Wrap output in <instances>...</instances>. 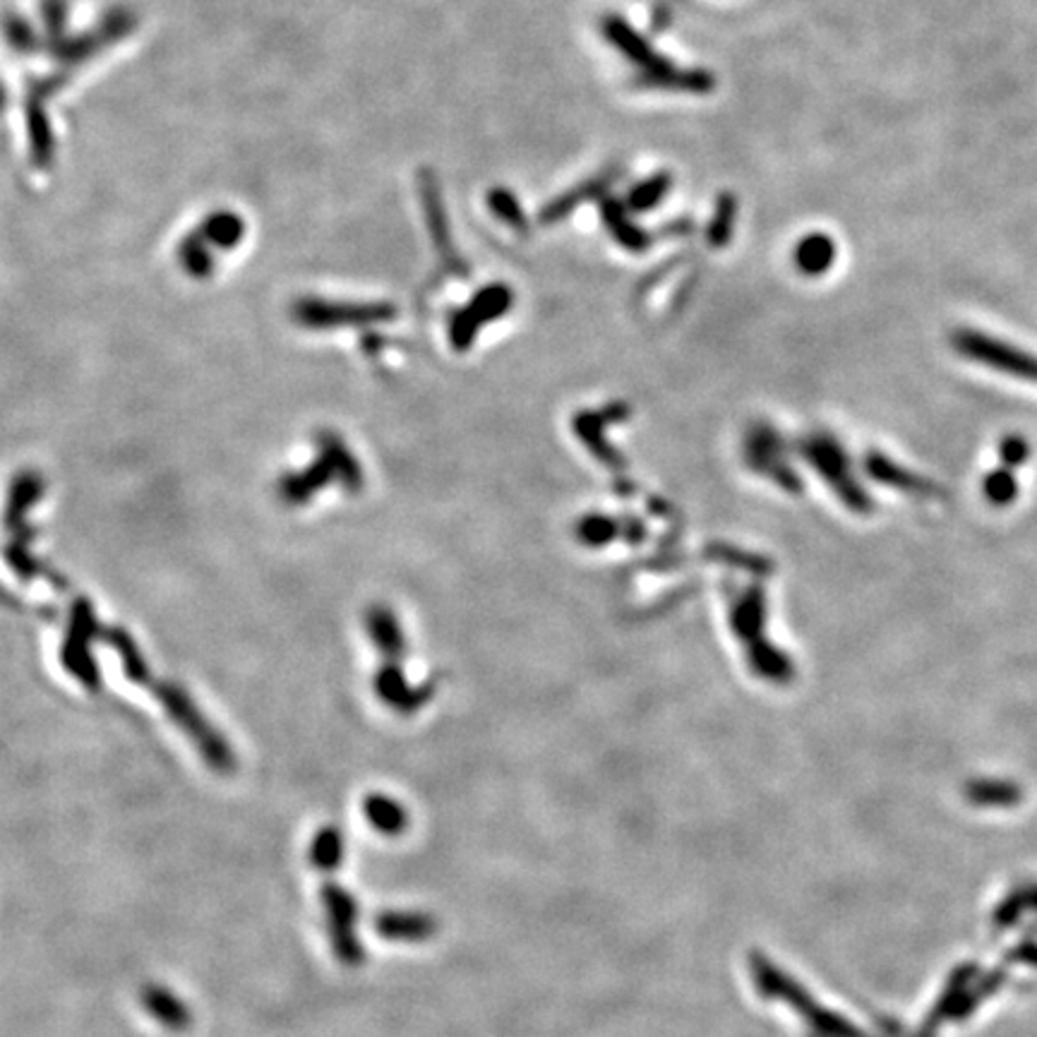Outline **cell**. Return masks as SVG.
<instances>
[{"mask_svg":"<svg viewBox=\"0 0 1037 1037\" xmlns=\"http://www.w3.org/2000/svg\"><path fill=\"white\" fill-rule=\"evenodd\" d=\"M603 34L610 44L639 70V75L634 77L636 87L689 94H706L716 87V77L712 73H706V70L677 68L653 49L651 41L644 34H639L634 27L624 22L620 15H608L603 20Z\"/></svg>","mask_w":1037,"mask_h":1037,"instance_id":"cell-1","label":"cell"},{"mask_svg":"<svg viewBox=\"0 0 1037 1037\" xmlns=\"http://www.w3.org/2000/svg\"><path fill=\"white\" fill-rule=\"evenodd\" d=\"M951 346H954V351L961 353L963 359L983 363L992 367V371L1018 380L1037 382V356L1006 344L1002 339H994L977 330H956L951 334Z\"/></svg>","mask_w":1037,"mask_h":1037,"instance_id":"cell-2","label":"cell"},{"mask_svg":"<svg viewBox=\"0 0 1037 1037\" xmlns=\"http://www.w3.org/2000/svg\"><path fill=\"white\" fill-rule=\"evenodd\" d=\"M322 911H324V925L330 932V942L334 954L344 965H359L363 961V948L359 944L356 934V917L359 908L346 889L336 884L322 886Z\"/></svg>","mask_w":1037,"mask_h":1037,"instance_id":"cell-3","label":"cell"},{"mask_svg":"<svg viewBox=\"0 0 1037 1037\" xmlns=\"http://www.w3.org/2000/svg\"><path fill=\"white\" fill-rule=\"evenodd\" d=\"M868 471L872 474L874 480L886 483V486L899 488L908 495L942 497V500L946 497V490L940 486V483H934L932 478H925L915 471H908V468L893 464L891 459L882 457V454H872V457L868 459Z\"/></svg>","mask_w":1037,"mask_h":1037,"instance_id":"cell-4","label":"cell"},{"mask_svg":"<svg viewBox=\"0 0 1037 1037\" xmlns=\"http://www.w3.org/2000/svg\"><path fill=\"white\" fill-rule=\"evenodd\" d=\"M618 178H620V170H605V174H599V176L584 180L581 186L572 188L570 193H564L562 197H556V200H552L550 205H546V209L541 211V221L543 224L562 221L564 217H570L579 205L599 200V197H605L608 190L618 183Z\"/></svg>","mask_w":1037,"mask_h":1037,"instance_id":"cell-5","label":"cell"},{"mask_svg":"<svg viewBox=\"0 0 1037 1037\" xmlns=\"http://www.w3.org/2000/svg\"><path fill=\"white\" fill-rule=\"evenodd\" d=\"M601 211H603V221L608 226V231L613 234V238L620 246H624L632 252H642L651 246V236L644 229H639V226L632 221V211L628 209V205L613 200V197H603Z\"/></svg>","mask_w":1037,"mask_h":1037,"instance_id":"cell-6","label":"cell"},{"mask_svg":"<svg viewBox=\"0 0 1037 1037\" xmlns=\"http://www.w3.org/2000/svg\"><path fill=\"white\" fill-rule=\"evenodd\" d=\"M142 1004L149 1012L152 1018H156L162 1026L170 1030H183L190 1026V1012L188 1006L183 1004L174 992L159 987V985H149L145 992H142Z\"/></svg>","mask_w":1037,"mask_h":1037,"instance_id":"cell-7","label":"cell"},{"mask_svg":"<svg viewBox=\"0 0 1037 1037\" xmlns=\"http://www.w3.org/2000/svg\"><path fill=\"white\" fill-rule=\"evenodd\" d=\"M375 927L382 936H387V940L416 942L435 932V922L428 915L418 913H387L377 917Z\"/></svg>","mask_w":1037,"mask_h":1037,"instance_id":"cell-8","label":"cell"},{"mask_svg":"<svg viewBox=\"0 0 1037 1037\" xmlns=\"http://www.w3.org/2000/svg\"><path fill=\"white\" fill-rule=\"evenodd\" d=\"M836 260V243L823 234H812L800 240L798 250H795V262H798L800 272L809 277H819L829 272V267Z\"/></svg>","mask_w":1037,"mask_h":1037,"instance_id":"cell-9","label":"cell"},{"mask_svg":"<svg viewBox=\"0 0 1037 1037\" xmlns=\"http://www.w3.org/2000/svg\"><path fill=\"white\" fill-rule=\"evenodd\" d=\"M363 812L367 819H371L373 827L382 833L394 836L406 829V809L400 802L385 798V795H373V798H367L363 805Z\"/></svg>","mask_w":1037,"mask_h":1037,"instance_id":"cell-10","label":"cell"},{"mask_svg":"<svg viewBox=\"0 0 1037 1037\" xmlns=\"http://www.w3.org/2000/svg\"><path fill=\"white\" fill-rule=\"evenodd\" d=\"M341 858H344V836L334 827H324L312 838L310 846V860L320 872H332L339 868Z\"/></svg>","mask_w":1037,"mask_h":1037,"instance_id":"cell-11","label":"cell"},{"mask_svg":"<svg viewBox=\"0 0 1037 1037\" xmlns=\"http://www.w3.org/2000/svg\"><path fill=\"white\" fill-rule=\"evenodd\" d=\"M671 186H673V176L665 174V170L649 176L646 180H642L639 186L632 188V193L628 197V209L630 211L653 209V207L663 203V197L667 195V190H671Z\"/></svg>","mask_w":1037,"mask_h":1037,"instance_id":"cell-12","label":"cell"},{"mask_svg":"<svg viewBox=\"0 0 1037 1037\" xmlns=\"http://www.w3.org/2000/svg\"><path fill=\"white\" fill-rule=\"evenodd\" d=\"M423 200H425V209H428V221H431V229H433V236H435V240H437V246L443 248L447 255H452V243H449V229H447V217H445L443 197H439L435 180H433L428 174L423 176Z\"/></svg>","mask_w":1037,"mask_h":1037,"instance_id":"cell-13","label":"cell"},{"mask_svg":"<svg viewBox=\"0 0 1037 1037\" xmlns=\"http://www.w3.org/2000/svg\"><path fill=\"white\" fill-rule=\"evenodd\" d=\"M735 219H737L735 195L733 193H723L716 200L714 219H712V224H708V240H712L716 248H723L726 243H730L733 229H735Z\"/></svg>","mask_w":1037,"mask_h":1037,"instance_id":"cell-14","label":"cell"},{"mask_svg":"<svg viewBox=\"0 0 1037 1037\" xmlns=\"http://www.w3.org/2000/svg\"><path fill=\"white\" fill-rule=\"evenodd\" d=\"M488 205H490L492 215L497 219H502L505 224H509L515 231L527 234V229H529L527 215H523L521 203L507 188H492L490 195H488Z\"/></svg>","mask_w":1037,"mask_h":1037,"instance_id":"cell-15","label":"cell"},{"mask_svg":"<svg viewBox=\"0 0 1037 1037\" xmlns=\"http://www.w3.org/2000/svg\"><path fill=\"white\" fill-rule=\"evenodd\" d=\"M983 490H985V497L989 500V505L1008 507L1016 500V495H1018V480H1016L1012 468L1002 466V468H994L992 474L985 476Z\"/></svg>","mask_w":1037,"mask_h":1037,"instance_id":"cell-16","label":"cell"},{"mask_svg":"<svg viewBox=\"0 0 1037 1037\" xmlns=\"http://www.w3.org/2000/svg\"><path fill=\"white\" fill-rule=\"evenodd\" d=\"M1030 457V445L1023 435H1006L999 443V459L1006 468H1018L1028 462Z\"/></svg>","mask_w":1037,"mask_h":1037,"instance_id":"cell-17","label":"cell"}]
</instances>
